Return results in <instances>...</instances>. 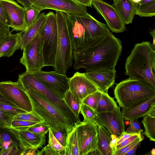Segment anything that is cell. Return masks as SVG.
I'll list each match as a JSON object with an SVG mask.
<instances>
[{
    "mask_svg": "<svg viewBox=\"0 0 155 155\" xmlns=\"http://www.w3.org/2000/svg\"><path fill=\"white\" fill-rule=\"evenodd\" d=\"M0 110L13 117L19 113L27 112L17 107L1 103H0Z\"/></svg>",
    "mask_w": 155,
    "mask_h": 155,
    "instance_id": "e575fe53",
    "label": "cell"
},
{
    "mask_svg": "<svg viewBox=\"0 0 155 155\" xmlns=\"http://www.w3.org/2000/svg\"><path fill=\"white\" fill-rule=\"evenodd\" d=\"M68 89L81 101L99 90L88 78L85 73H75L69 78Z\"/></svg>",
    "mask_w": 155,
    "mask_h": 155,
    "instance_id": "9a60e30c",
    "label": "cell"
},
{
    "mask_svg": "<svg viewBox=\"0 0 155 155\" xmlns=\"http://www.w3.org/2000/svg\"><path fill=\"white\" fill-rule=\"evenodd\" d=\"M58 28V42L55 71L65 74L73 64V51L71 40L69 32L67 15L56 11Z\"/></svg>",
    "mask_w": 155,
    "mask_h": 155,
    "instance_id": "8992f818",
    "label": "cell"
},
{
    "mask_svg": "<svg viewBox=\"0 0 155 155\" xmlns=\"http://www.w3.org/2000/svg\"><path fill=\"white\" fill-rule=\"evenodd\" d=\"M142 123L145 129L143 134L150 140L155 141V117L147 114L143 117Z\"/></svg>",
    "mask_w": 155,
    "mask_h": 155,
    "instance_id": "83f0119b",
    "label": "cell"
},
{
    "mask_svg": "<svg viewBox=\"0 0 155 155\" xmlns=\"http://www.w3.org/2000/svg\"><path fill=\"white\" fill-rule=\"evenodd\" d=\"M14 117L0 110V127L6 128L11 127Z\"/></svg>",
    "mask_w": 155,
    "mask_h": 155,
    "instance_id": "ab89813d",
    "label": "cell"
},
{
    "mask_svg": "<svg viewBox=\"0 0 155 155\" xmlns=\"http://www.w3.org/2000/svg\"><path fill=\"white\" fill-rule=\"evenodd\" d=\"M39 31L42 38L44 67L55 65L58 42V28L55 14L50 12Z\"/></svg>",
    "mask_w": 155,
    "mask_h": 155,
    "instance_id": "ba28073f",
    "label": "cell"
},
{
    "mask_svg": "<svg viewBox=\"0 0 155 155\" xmlns=\"http://www.w3.org/2000/svg\"><path fill=\"white\" fill-rule=\"evenodd\" d=\"M5 128L18 140L22 151L21 155L28 149L37 150L45 144L46 135L35 133L28 129L18 130L11 127Z\"/></svg>",
    "mask_w": 155,
    "mask_h": 155,
    "instance_id": "e0dca14e",
    "label": "cell"
},
{
    "mask_svg": "<svg viewBox=\"0 0 155 155\" xmlns=\"http://www.w3.org/2000/svg\"><path fill=\"white\" fill-rule=\"evenodd\" d=\"M31 73L41 83L63 96L68 89L69 78L65 74L55 71H45L41 70Z\"/></svg>",
    "mask_w": 155,
    "mask_h": 155,
    "instance_id": "2e32d148",
    "label": "cell"
},
{
    "mask_svg": "<svg viewBox=\"0 0 155 155\" xmlns=\"http://www.w3.org/2000/svg\"><path fill=\"white\" fill-rule=\"evenodd\" d=\"M2 57V56L1 54H0V58Z\"/></svg>",
    "mask_w": 155,
    "mask_h": 155,
    "instance_id": "6f0895ef",
    "label": "cell"
},
{
    "mask_svg": "<svg viewBox=\"0 0 155 155\" xmlns=\"http://www.w3.org/2000/svg\"><path fill=\"white\" fill-rule=\"evenodd\" d=\"M135 15L141 17H151L155 15V0L138 5Z\"/></svg>",
    "mask_w": 155,
    "mask_h": 155,
    "instance_id": "f546056e",
    "label": "cell"
},
{
    "mask_svg": "<svg viewBox=\"0 0 155 155\" xmlns=\"http://www.w3.org/2000/svg\"><path fill=\"white\" fill-rule=\"evenodd\" d=\"M122 50L120 40L112 33L107 35L94 45L73 50L74 68H84L86 71L99 68L115 69Z\"/></svg>",
    "mask_w": 155,
    "mask_h": 155,
    "instance_id": "6da1fadb",
    "label": "cell"
},
{
    "mask_svg": "<svg viewBox=\"0 0 155 155\" xmlns=\"http://www.w3.org/2000/svg\"><path fill=\"white\" fill-rule=\"evenodd\" d=\"M0 143L3 148L2 152L14 148H18L21 150L17 139L5 128L0 127Z\"/></svg>",
    "mask_w": 155,
    "mask_h": 155,
    "instance_id": "484cf974",
    "label": "cell"
},
{
    "mask_svg": "<svg viewBox=\"0 0 155 155\" xmlns=\"http://www.w3.org/2000/svg\"><path fill=\"white\" fill-rule=\"evenodd\" d=\"M78 3L86 7H91L93 0H74Z\"/></svg>",
    "mask_w": 155,
    "mask_h": 155,
    "instance_id": "681fc988",
    "label": "cell"
},
{
    "mask_svg": "<svg viewBox=\"0 0 155 155\" xmlns=\"http://www.w3.org/2000/svg\"><path fill=\"white\" fill-rule=\"evenodd\" d=\"M150 32L153 39V43L151 45L153 48L155 49V31L154 29L153 30H151Z\"/></svg>",
    "mask_w": 155,
    "mask_h": 155,
    "instance_id": "db71d44e",
    "label": "cell"
},
{
    "mask_svg": "<svg viewBox=\"0 0 155 155\" xmlns=\"http://www.w3.org/2000/svg\"><path fill=\"white\" fill-rule=\"evenodd\" d=\"M0 103L10 105L14 107H16L11 102L4 98L0 94Z\"/></svg>",
    "mask_w": 155,
    "mask_h": 155,
    "instance_id": "816d5d0a",
    "label": "cell"
},
{
    "mask_svg": "<svg viewBox=\"0 0 155 155\" xmlns=\"http://www.w3.org/2000/svg\"><path fill=\"white\" fill-rule=\"evenodd\" d=\"M41 12L33 5L25 8V19L28 27L35 21Z\"/></svg>",
    "mask_w": 155,
    "mask_h": 155,
    "instance_id": "4dcf8cb0",
    "label": "cell"
},
{
    "mask_svg": "<svg viewBox=\"0 0 155 155\" xmlns=\"http://www.w3.org/2000/svg\"><path fill=\"white\" fill-rule=\"evenodd\" d=\"M141 136V134H136L125 139L120 143L116 145L115 147V152L123 147L127 145L134 140L135 139Z\"/></svg>",
    "mask_w": 155,
    "mask_h": 155,
    "instance_id": "bcb514c9",
    "label": "cell"
},
{
    "mask_svg": "<svg viewBox=\"0 0 155 155\" xmlns=\"http://www.w3.org/2000/svg\"><path fill=\"white\" fill-rule=\"evenodd\" d=\"M102 92L98 90L87 97L82 101L84 104L95 110L101 97Z\"/></svg>",
    "mask_w": 155,
    "mask_h": 155,
    "instance_id": "1f68e13d",
    "label": "cell"
},
{
    "mask_svg": "<svg viewBox=\"0 0 155 155\" xmlns=\"http://www.w3.org/2000/svg\"><path fill=\"white\" fill-rule=\"evenodd\" d=\"M45 13L40 14L35 21L25 31H21L20 41V48L24 49L27 45L35 37L39 32L45 19Z\"/></svg>",
    "mask_w": 155,
    "mask_h": 155,
    "instance_id": "603a6c76",
    "label": "cell"
},
{
    "mask_svg": "<svg viewBox=\"0 0 155 155\" xmlns=\"http://www.w3.org/2000/svg\"><path fill=\"white\" fill-rule=\"evenodd\" d=\"M37 155H61V154L54 150L48 144L41 149L38 150Z\"/></svg>",
    "mask_w": 155,
    "mask_h": 155,
    "instance_id": "7bdbcfd3",
    "label": "cell"
},
{
    "mask_svg": "<svg viewBox=\"0 0 155 155\" xmlns=\"http://www.w3.org/2000/svg\"><path fill=\"white\" fill-rule=\"evenodd\" d=\"M94 120L117 137L125 132L124 119L119 106L111 112L97 113Z\"/></svg>",
    "mask_w": 155,
    "mask_h": 155,
    "instance_id": "5bb4252c",
    "label": "cell"
},
{
    "mask_svg": "<svg viewBox=\"0 0 155 155\" xmlns=\"http://www.w3.org/2000/svg\"><path fill=\"white\" fill-rule=\"evenodd\" d=\"M21 32L15 34L10 33L0 44V54L9 57L20 48Z\"/></svg>",
    "mask_w": 155,
    "mask_h": 155,
    "instance_id": "cb8c5ba5",
    "label": "cell"
},
{
    "mask_svg": "<svg viewBox=\"0 0 155 155\" xmlns=\"http://www.w3.org/2000/svg\"><path fill=\"white\" fill-rule=\"evenodd\" d=\"M80 113L82 114L84 119L89 120H94L97 114L95 110L82 103L80 107Z\"/></svg>",
    "mask_w": 155,
    "mask_h": 155,
    "instance_id": "d590c367",
    "label": "cell"
},
{
    "mask_svg": "<svg viewBox=\"0 0 155 155\" xmlns=\"http://www.w3.org/2000/svg\"><path fill=\"white\" fill-rule=\"evenodd\" d=\"M116 73L115 69L99 68L88 71L85 74L99 91L107 93L115 83Z\"/></svg>",
    "mask_w": 155,
    "mask_h": 155,
    "instance_id": "d6986e66",
    "label": "cell"
},
{
    "mask_svg": "<svg viewBox=\"0 0 155 155\" xmlns=\"http://www.w3.org/2000/svg\"><path fill=\"white\" fill-rule=\"evenodd\" d=\"M92 5L106 21L113 32H122L126 30L125 25L115 8L103 0H93Z\"/></svg>",
    "mask_w": 155,
    "mask_h": 155,
    "instance_id": "4fadbf2b",
    "label": "cell"
},
{
    "mask_svg": "<svg viewBox=\"0 0 155 155\" xmlns=\"http://www.w3.org/2000/svg\"><path fill=\"white\" fill-rule=\"evenodd\" d=\"M52 130L55 138L64 147L68 133L67 131L64 129H58Z\"/></svg>",
    "mask_w": 155,
    "mask_h": 155,
    "instance_id": "60d3db41",
    "label": "cell"
},
{
    "mask_svg": "<svg viewBox=\"0 0 155 155\" xmlns=\"http://www.w3.org/2000/svg\"><path fill=\"white\" fill-rule=\"evenodd\" d=\"M29 97L32 112L48 125L52 130L64 129L69 133L74 126L47 98L32 89L25 90Z\"/></svg>",
    "mask_w": 155,
    "mask_h": 155,
    "instance_id": "277c9868",
    "label": "cell"
},
{
    "mask_svg": "<svg viewBox=\"0 0 155 155\" xmlns=\"http://www.w3.org/2000/svg\"><path fill=\"white\" fill-rule=\"evenodd\" d=\"M143 132L141 129L140 122L137 120H130L129 126L125 133L132 134H141Z\"/></svg>",
    "mask_w": 155,
    "mask_h": 155,
    "instance_id": "f35d334b",
    "label": "cell"
},
{
    "mask_svg": "<svg viewBox=\"0 0 155 155\" xmlns=\"http://www.w3.org/2000/svg\"><path fill=\"white\" fill-rule=\"evenodd\" d=\"M0 3L9 17L12 31L26 30L28 27L25 21V8L13 0H0Z\"/></svg>",
    "mask_w": 155,
    "mask_h": 155,
    "instance_id": "ac0fdd59",
    "label": "cell"
},
{
    "mask_svg": "<svg viewBox=\"0 0 155 155\" xmlns=\"http://www.w3.org/2000/svg\"><path fill=\"white\" fill-rule=\"evenodd\" d=\"M48 143L54 150L62 155L64 149L63 146L54 137L50 127L49 128Z\"/></svg>",
    "mask_w": 155,
    "mask_h": 155,
    "instance_id": "836d02e7",
    "label": "cell"
},
{
    "mask_svg": "<svg viewBox=\"0 0 155 155\" xmlns=\"http://www.w3.org/2000/svg\"><path fill=\"white\" fill-rule=\"evenodd\" d=\"M139 4L132 0H117L113 6L118 12L125 25L132 23Z\"/></svg>",
    "mask_w": 155,
    "mask_h": 155,
    "instance_id": "44dd1931",
    "label": "cell"
},
{
    "mask_svg": "<svg viewBox=\"0 0 155 155\" xmlns=\"http://www.w3.org/2000/svg\"><path fill=\"white\" fill-rule=\"evenodd\" d=\"M69 34L73 50L91 46L106 35L111 34L107 25L88 13L82 16L67 15Z\"/></svg>",
    "mask_w": 155,
    "mask_h": 155,
    "instance_id": "7a4b0ae2",
    "label": "cell"
},
{
    "mask_svg": "<svg viewBox=\"0 0 155 155\" xmlns=\"http://www.w3.org/2000/svg\"><path fill=\"white\" fill-rule=\"evenodd\" d=\"M140 141L137 144L131 148L129 151L126 153L125 155H135V152L137 148L140 145L141 142Z\"/></svg>",
    "mask_w": 155,
    "mask_h": 155,
    "instance_id": "f907efd6",
    "label": "cell"
},
{
    "mask_svg": "<svg viewBox=\"0 0 155 155\" xmlns=\"http://www.w3.org/2000/svg\"><path fill=\"white\" fill-rule=\"evenodd\" d=\"M114 92L119 106L123 109L155 96V88L142 81L129 78L118 84Z\"/></svg>",
    "mask_w": 155,
    "mask_h": 155,
    "instance_id": "5b68a950",
    "label": "cell"
},
{
    "mask_svg": "<svg viewBox=\"0 0 155 155\" xmlns=\"http://www.w3.org/2000/svg\"><path fill=\"white\" fill-rule=\"evenodd\" d=\"M0 94L17 107L28 112L32 111L29 97L22 85L18 81L0 82Z\"/></svg>",
    "mask_w": 155,
    "mask_h": 155,
    "instance_id": "30bf717a",
    "label": "cell"
},
{
    "mask_svg": "<svg viewBox=\"0 0 155 155\" xmlns=\"http://www.w3.org/2000/svg\"><path fill=\"white\" fill-rule=\"evenodd\" d=\"M42 38L39 32L23 49L20 62L26 71L33 73L41 70L44 67L42 52Z\"/></svg>",
    "mask_w": 155,
    "mask_h": 155,
    "instance_id": "8fae6325",
    "label": "cell"
},
{
    "mask_svg": "<svg viewBox=\"0 0 155 155\" xmlns=\"http://www.w3.org/2000/svg\"><path fill=\"white\" fill-rule=\"evenodd\" d=\"M10 27L0 22V44L2 41L12 31L10 30Z\"/></svg>",
    "mask_w": 155,
    "mask_h": 155,
    "instance_id": "ee69618b",
    "label": "cell"
},
{
    "mask_svg": "<svg viewBox=\"0 0 155 155\" xmlns=\"http://www.w3.org/2000/svg\"><path fill=\"white\" fill-rule=\"evenodd\" d=\"M62 155H79L77 130L75 125L68 133Z\"/></svg>",
    "mask_w": 155,
    "mask_h": 155,
    "instance_id": "d4e9b609",
    "label": "cell"
},
{
    "mask_svg": "<svg viewBox=\"0 0 155 155\" xmlns=\"http://www.w3.org/2000/svg\"><path fill=\"white\" fill-rule=\"evenodd\" d=\"M155 108V96L144 100L133 106L122 109L123 117L125 120H137L143 117Z\"/></svg>",
    "mask_w": 155,
    "mask_h": 155,
    "instance_id": "ffe728a7",
    "label": "cell"
},
{
    "mask_svg": "<svg viewBox=\"0 0 155 155\" xmlns=\"http://www.w3.org/2000/svg\"><path fill=\"white\" fill-rule=\"evenodd\" d=\"M13 119L32 121L44 122L32 112L19 113L15 116Z\"/></svg>",
    "mask_w": 155,
    "mask_h": 155,
    "instance_id": "8d00e7d4",
    "label": "cell"
},
{
    "mask_svg": "<svg viewBox=\"0 0 155 155\" xmlns=\"http://www.w3.org/2000/svg\"><path fill=\"white\" fill-rule=\"evenodd\" d=\"M155 0H141L139 3V5L145 4Z\"/></svg>",
    "mask_w": 155,
    "mask_h": 155,
    "instance_id": "11a10c76",
    "label": "cell"
},
{
    "mask_svg": "<svg viewBox=\"0 0 155 155\" xmlns=\"http://www.w3.org/2000/svg\"><path fill=\"white\" fill-rule=\"evenodd\" d=\"M43 122H36L13 119L11 127L18 130H27L30 127Z\"/></svg>",
    "mask_w": 155,
    "mask_h": 155,
    "instance_id": "d6a6232c",
    "label": "cell"
},
{
    "mask_svg": "<svg viewBox=\"0 0 155 155\" xmlns=\"http://www.w3.org/2000/svg\"><path fill=\"white\" fill-rule=\"evenodd\" d=\"M134 135V134H128L124 132L121 135L118 137V140L116 142V145L118 144L125 139L129 138Z\"/></svg>",
    "mask_w": 155,
    "mask_h": 155,
    "instance_id": "c3c4849f",
    "label": "cell"
},
{
    "mask_svg": "<svg viewBox=\"0 0 155 155\" xmlns=\"http://www.w3.org/2000/svg\"><path fill=\"white\" fill-rule=\"evenodd\" d=\"M143 140V138L141 136L127 145L116 151L114 155H125V154L131 148L140 141H142Z\"/></svg>",
    "mask_w": 155,
    "mask_h": 155,
    "instance_id": "b9f144b4",
    "label": "cell"
},
{
    "mask_svg": "<svg viewBox=\"0 0 155 155\" xmlns=\"http://www.w3.org/2000/svg\"><path fill=\"white\" fill-rule=\"evenodd\" d=\"M155 50L148 41L135 44L126 61L125 74L155 88Z\"/></svg>",
    "mask_w": 155,
    "mask_h": 155,
    "instance_id": "3957f363",
    "label": "cell"
},
{
    "mask_svg": "<svg viewBox=\"0 0 155 155\" xmlns=\"http://www.w3.org/2000/svg\"><path fill=\"white\" fill-rule=\"evenodd\" d=\"M32 5L40 11L52 9L71 16H82L88 13L86 6L74 0H37Z\"/></svg>",
    "mask_w": 155,
    "mask_h": 155,
    "instance_id": "7c38bea8",
    "label": "cell"
},
{
    "mask_svg": "<svg viewBox=\"0 0 155 155\" xmlns=\"http://www.w3.org/2000/svg\"><path fill=\"white\" fill-rule=\"evenodd\" d=\"M63 100L75 116L79 118L82 102L77 98L68 89L64 95Z\"/></svg>",
    "mask_w": 155,
    "mask_h": 155,
    "instance_id": "f1b7e54d",
    "label": "cell"
},
{
    "mask_svg": "<svg viewBox=\"0 0 155 155\" xmlns=\"http://www.w3.org/2000/svg\"><path fill=\"white\" fill-rule=\"evenodd\" d=\"M37 0H17V2L25 8H26L35 2Z\"/></svg>",
    "mask_w": 155,
    "mask_h": 155,
    "instance_id": "7dc6e473",
    "label": "cell"
},
{
    "mask_svg": "<svg viewBox=\"0 0 155 155\" xmlns=\"http://www.w3.org/2000/svg\"><path fill=\"white\" fill-rule=\"evenodd\" d=\"M3 151V148L2 147H0V155H1V154Z\"/></svg>",
    "mask_w": 155,
    "mask_h": 155,
    "instance_id": "9f6ffc18",
    "label": "cell"
},
{
    "mask_svg": "<svg viewBox=\"0 0 155 155\" xmlns=\"http://www.w3.org/2000/svg\"><path fill=\"white\" fill-rule=\"evenodd\" d=\"M0 22L11 27V23L9 17L0 3Z\"/></svg>",
    "mask_w": 155,
    "mask_h": 155,
    "instance_id": "f6af8a7d",
    "label": "cell"
},
{
    "mask_svg": "<svg viewBox=\"0 0 155 155\" xmlns=\"http://www.w3.org/2000/svg\"><path fill=\"white\" fill-rule=\"evenodd\" d=\"M74 125L77 130L79 155H87L97 149L98 132L95 121L84 119Z\"/></svg>",
    "mask_w": 155,
    "mask_h": 155,
    "instance_id": "9c48e42d",
    "label": "cell"
},
{
    "mask_svg": "<svg viewBox=\"0 0 155 155\" xmlns=\"http://www.w3.org/2000/svg\"><path fill=\"white\" fill-rule=\"evenodd\" d=\"M18 81L25 90L32 89L42 94L56 107L74 125L80 121L74 115L60 94L36 79L31 73L26 71L18 76Z\"/></svg>",
    "mask_w": 155,
    "mask_h": 155,
    "instance_id": "52a82bcc",
    "label": "cell"
},
{
    "mask_svg": "<svg viewBox=\"0 0 155 155\" xmlns=\"http://www.w3.org/2000/svg\"><path fill=\"white\" fill-rule=\"evenodd\" d=\"M49 127L48 125L43 122L30 127L28 130L37 134L46 135L48 132Z\"/></svg>",
    "mask_w": 155,
    "mask_h": 155,
    "instance_id": "74e56055",
    "label": "cell"
},
{
    "mask_svg": "<svg viewBox=\"0 0 155 155\" xmlns=\"http://www.w3.org/2000/svg\"><path fill=\"white\" fill-rule=\"evenodd\" d=\"M35 149H29L27 150L23 155H37V153Z\"/></svg>",
    "mask_w": 155,
    "mask_h": 155,
    "instance_id": "f5cc1de1",
    "label": "cell"
},
{
    "mask_svg": "<svg viewBox=\"0 0 155 155\" xmlns=\"http://www.w3.org/2000/svg\"><path fill=\"white\" fill-rule=\"evenodd\" d=\"M113 0V1L114 2L116 1H117V0Z\"/></svg>",
    "mask_w": 155,
    "mask_h": 155,
    "instance_id": "680465c9",
    "label": "cell"
},
{
    "mask_svg": "<svg viewBox=\"0 0 155 155\" xmlns=\"http://www.w3.org/2000/svg\"><path fill=\"white\" fill-rule=\"evenodd\" d=\"M118 107L113 98L110 97L107 93L102 92L95 111L97 113L111 112Z\"/></svg>",
    "mask_w": 155,
    "mask_h": 155,
    "instance_id": "4316f807",
    "label": "cell"
},
{
    "mask_svg": "<svg viewBox=\"0 0 155 155\" xmlns=\"http://www.w3.org/2000/svg\"><path fill=\"white\" fill-rule=\"evenodd\" d=\"M0 147H1V144H0Z\"/></svg>",
    "mask_w": 155,
    "mask_h": 155,
    "instance_id": "91938a15",
    "label": "cell"
},
{
    "mask_svg": "<svg viewBox=\"0 0 155 155\" xmlns=\"http://www.w3.org/2000/svg\"><path fill=\"white\" fill-rule=\"evenodd\" d=\"M95 122L98 132L97 149L101 155H114L111 146L112 135L104 126Z\"/></svg>",
    "mask_w": 155,
    "mask_h": 155,
    "instance_id": "7402d4cb",
    "label": "cell"
}]
</instances>
